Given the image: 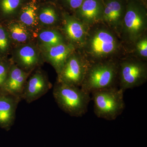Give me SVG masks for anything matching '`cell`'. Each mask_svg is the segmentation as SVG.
I'll return each instance as SVG.
<instances>
[{
    "mask_svg": "<svg viewBox=\"0 0 147 147\" xmlns=\"http://www.w3.org/2000/svg\"><path fill=\"white\" fill-rule=\"evenodd\" d=\"M28 0H0V9L5 18L16 19L19 11ZM10 21V20H9Z\"/></svg>",
    "mask_w": 147,
    "mask_h": 147,
    "instance_id": "cell-20",
    "label": "cell"
},
{
    "mask_svg": "<svg viewBox=\"0 0 147 147\" xmlns=\"http://www.w3.org/2000/svg\"><path fill=\"white\" fill-rule=\"evenodd\" d=\"M90 63L76 50L69 56L60 72L57 82L81 87Z\"/></svg>",
    "mask_w": 147,
    "mask_h": 147,
    "instance_id": "cell-7",
    "label": "cell"
},
{
    "mask_svg": "<svg viewBox=\"0 0 147 147\" xmlns=\"http://www.w3.org/2000/svg\"><path fill=\"white\" fill-rule=\"evenodd\" d=\"M62 13V10L56 3H40L37 16L40 28H57L61 23Z\"/></svg>",
    "mask_w": 147,
    "mask_h": 147,
    "instance_id": "cell-14",
    "label": "cell"
},
{
    "mask_svg": "<svg viewBox=\"0 0 147 147\" xmlns=\"http://www.w3.org/2000/svg\"><path fill=\"white\" fill-rule=\"evenodd\" d=\"M39 48L43 60L52 65L57 74L60 72L69 56L76 50L73 45L68 42Z\"/></svg>",
    "mask_w": 147,
    "mask_h": 147,
    "instance_id": "cell-12",
    "label": "cell"
},
{
    "mask_svg": "<svg viewBox=\"0 0 147 147\" xmlns=\"http://www.w3.org/2000/svg\"><path fill=\"white\" fill-rule=\"evenodd\" d=\"M77 50L90 63L119 60L128 54L118 35L102 22L89 27L85 42Z\"/></svg>",
    "mask_w": 147,
    "mask_h": 147,
    "instance_id": "cell-1",
    "label": "cell"
},
{
    "mask_svg": "<svg viewBox=\"0 0 147 147\" xmlns=\"http://www.w3.org/2000/svg\"><path fill=\"white\" fill-rule=\"evenodd\" d=\"M147 80V63L130 54L119 61L118 86L125 92L129 89L140 86Z\"/></svg>",
    "mask_w": 147,
    "mask_h": 147,
    "instance_id": "cell-6",
    "label": "cell"
},
{
    "mask_svg": "<svg viewBox=\"0 0 147 147\" xmlns=\"http://www.w3.org/2000/svg\"><path fill=\"white\" fill-rule=\"evenodd\" d=\"M124 92L118 86L112 87L92 92L94 114L99 118L114 120L123 112L125 104Z\"/></svg>",
    "mask_w": 147,
    "mask_h": 147,
    "instance_id": "cell-5",
    "label": "cell"
},
{
    "mask_svg": "<svg viewBox=\"0 0 147 147\" xmlns=\"http://www.w3.org/2000/svg\"><path fill=\"white\" fill-rule=\"evenodd\" d=\"M21 100L19 98L0 92V128L10 130L14 124L16 109Z\"/></svg>",
    "mask_w": 147,
    "mask_h": 147,
    "instance_id": "cell-16",
    "label": "cell"
},
{
    "mask_svg": "<svg viewBox=\"0 0 147 147\" xmlns=\"http://www.w3.org/2000/svg\"><path fill=\"white\" fill-rule=\"evenodd\" d=\"M129 54L143 61L147 60V34L139 38L134 43Z\"/></svg>",
    "mask_w": 147,
    "mask_h": 147,
    "instance_id": "cell-21",
    "label": "cell"
},
{
    "mask_svg": "<svg viewBox=\"0 0 147 147\" xmlns=\"http://www.w3.org/2000/svg\"><path fill=\"white\" fill-rule=\"evenodd\" d=\"M103 13L101 22L119 36L126 11L127 0H102Z\"/></svg>",
    "mask_w": 147,
    "mask_h": 147,
    "instance_id": "cell-11",
    "label": "cell"
},
{
    "mask_svg": "<svg viewBox=\"0 0 147 147\" xmlns=\"http://www.w3.org/2000/svg\"><path fill=\"white\" fill-rule=\"evenodd\" d=\"M61 32L69 43L76 50L84 44L86 37L89 26L72 14L62 10Z\"/></svg>",
    "mask_w": 147,
    "mask_h": 147,
    "instance_id": "cell-9",
    "label": "cell"
},
{
    "mask_svg": "<svg viewBox=\"0 0 147 147\" xmlns=\"http://www.w3.org/2000/svg\"><path fill=\"white\" fill-rule=\"evenodd\" d=\"M58 0H40V3L42 2H51L56 3Z\"/></svg>",
    "mask_w": 147,
    "mask_h": 147,
    "instance_id": "cell-25",
    "label": "cell"
},
{
    "mask_svg": "<svg viewBox=\"0 0 147 147\" xmlns=\"http://www.w3.org/2000/svg\"><path fill=\"white\" fill-rule=\"evenodd\" d=\"M11 42L6 29L0 25V54L8 53Z\"/></svg>",
    "mask_w": 147,
    "mask_h": 147,
    "instance_id": "cell-23",
    "label": "cell"
},
{
    "mask_svg": "<svg viewBox=\"0 0 147 147\" xmlns=\"http://www.w3.org/2000/svg\"><path fill=\"white\" fill-rule=\"evenodd\" d=\"M11 63V61H0V89L6 80Z\"/></svg>",
    "mask_w": 147,
    "mask_h": 147,
    "instance_id": "cell-24",
    "label": "cell"
},
{
    "mask_svg": "<svg viewBox=\"0 0 147 147\" xmlns=\"http://www.w3.org/2000/svg\"><path fill=\"white\" fill-rule=\"evenodd\" d=\"M85 0H58L56 3L62 10L73 14Z\"/></svg>",
    "mask_w": 147,
    "mask_h": 147,
    "instance_id": "cell-22",
    "label": "cell"
},
{
    "mask_svg": "<svg viewBox=\"0 0 147 147\" xmlns=\"http://www.w3.org/2000/svg\"><path fill=\"white\" fill-rule=\"evenodd\" d=\"M39 47L55 46L67 42L57 28H40L37 33Z\"/></svg>",
    "mask_w": 147,
    "mask_h": 147,
    "instance_id": "cell-19",
    "label": "cell"
},
{
    "mask_svg": "<svg viewBox=\"0 0 147 147\" xmlns=\"http://www.w3.org/2000/svg\"><path fill=\"white\" fill-rule=\"evenodd\" d=\"M30 74L18 67L11 61L8 76L0 89V92L19 98L22 100L24 88Z\"/></svg>",
    "mask_w": 147,
    "mask_h": 147,
    "instance_id": "cell-13",
    "label": "cell"
},
{
    "mask_svg": "<svg viewBox=\"0 0 147 147\" xmlns=\"http://www.w3.org/2000/svg\"><path fill=\"white\" fill-rule=\"evenodd\" d=\"M103 9L102 0H85L72 15L90 26L101 22Z\"/></svg>",
    "mask_w": 147,
    "mask_h": 147,
    "instance_id": "cell-15",
    "label": "cell"
},
{
    "mask_svg": "<svg viewBox=\"0 0 147 147\" xmlns=\"http://www.w3.org/2000/svg\"><path fill=\"white\" fill-rule=\"evenodd\" d=\"M53 95L61 109L71 117H77L87 113L92 100L90 94L81 87L57 82L53 88Z\"/></svg>",
    "mask_w": 147,
    "mask_h": 147,
    "instance_id": "cell-3",
    "label": "cell"
},
{
    "mask_svg": "<svg viewBox=\"0 0 147 147\" xmlns=\"http://www.w3.org/2000/svg\"><path fill=\"white\" fill-rule=\"evenodd\" d=\"M119 60L90 63L81 88L91 94L98 90L118 86Z\"/></svg>",
    "mask_w": 147,
    "mask_h": 147,
    "instance_id": "cell-4",
    "label": "cell"
},
{
    "mask_svg": "<svg viewBox=\"0 0 147 147\" xmlns=\"http://www.w3.org/2000/svg\"><path fill=\"white\" fill-rule=\"evenodd\" d=\"M40 3V0H28L21 7L15 19L36 34L40 29L37 16Z\"/></svg>",
    "mask_w": 147,
    "mask_h": 147,
    "instance_id": "cell-17",
    "label": "cell"
},
{
    "mask_svg": "<svg viewBox=\"0 0 147 147\" xmlns=\"http://www.w3.org/2000/svg\"><path fill=\"white\" fill-rule=\"evenodd\" d=\"M142 1L144 2L145 3H147V0H142Z\"/></svg>",
    "mask_w": 147,
    "mask_h": 147,
    "instance_id": "cell-26",
    "label": "cell"
},
{
    "mask_svg": "<svg viewBox=\"0 0 147 147\" xmlns=\"http://www.w3.org/2000/svg\"><path fill=\"white\" fill-rule=\"evenodd\" d=\"M52 87V84L46 73L38 68L28 78L22 100H25L27 103H31L46 94Z\"/></svg>",
    "mask_w": 147,
    "mask_h": 147,
    "instance_id": "cell-10",
    "label": "cell"
},
{
    "mask_svg": "<svg viewBox=\"0 0 147 147\" xmlns=\"http://www.w3.org/2000/svg\"><path fill=\"white\" fill-rule=\"evenodd\" d=\"M6 29L11 43L16 46L32 42L37 36L36 34L16 19L9 21Z\"/></svg>",
    "mask_w": 147,
    "mask_h": 147,
    "instance_id": "cell-18",
    "label": "cell"
},
{
    "mask_svg": "<svg viewBox=\"0 0 147 147\" xmlns=\"http://www.w3.org/2000/svg\"><path fill=\"white\" fill-rule=\"evenodd\" d=\"M147 3L142 0H127L119 36L128 53L134 43L147 34Z\"/></svg>",
    "mask_w": 147,
    "mask_h": 147,
    "instance_id": "cell-2",
    "label": "cell"
},
{
    "mask_svg": "<svg viewBox=\"0 0 147 147\" xmlns=\"http://www.w3.org/2000/svg\"><path fill=\"white\" fill-rule=\"evenodd\" d=\"M39 48L32 42L16 46L13 50L12 62L28 73L39 68L43 61Z\"/></svg>",
    "mask_w": 147,
    "mask_h": 147,
    "instance_id": "cell-8",
    "label": "cell"
}]
</instances>
